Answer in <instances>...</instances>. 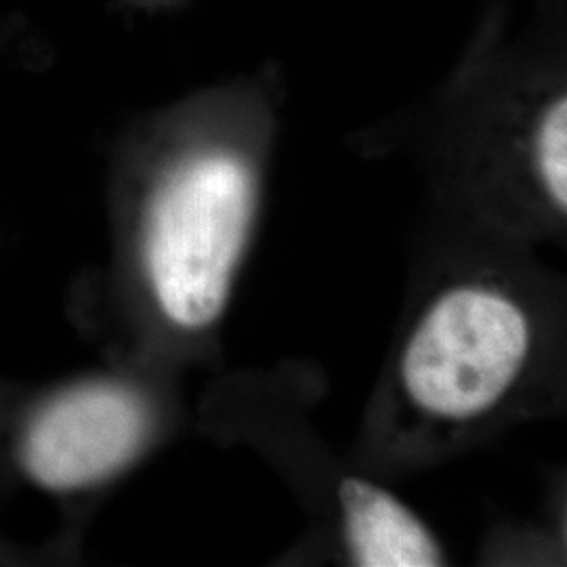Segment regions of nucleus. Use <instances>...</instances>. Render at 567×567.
Here are the masks:
<instances>
[{"label":"nucleus","mask_w":567,"mask_h":567,"mask_svg":"<svg viewBox=\"0 0 567 567\" xmlns=\"http://www.w3.org/2000/svg\"><path fill=\"white\" fill-rule=\"evenodd\" d=\"M257 171L236 147L198 143L164 164L145 200L143 269L171 324L217 322L257 213Z\"/></svg>","instance_id":"nucleus-1"},{"label":"nucleus","mask_w":567,"mask_h":567,"mask_svg":"<svg viewBox=\"0 0 567 567\" xmlns=\"http://www.w3.org/2000/svg\"><path fill=\"white\" fill-rule=\"evenodd\" d=\"M527 351L529 324L519 305L480 286L454 288L412 332L402 383L431 416L475 419L507 395Z\"/></svg>","instance_id":"nucleus-2"},{"label":"nucleus","mask_w":567,"mask_h":567,"mask_svg":"<svg viewBox=\"0 0 567 567\" xmlns=\"http://www.w3.org/2000/svg\"><path fill=\"white\" fill-rule=\"evenodd\" d=\"M150 423L145 400L128 386H74L32 416L21 440V465L51 492L95 486L137 456Z\"/></svg>","instance_id":"nucleus-3"},{"label":"nucleus","mask_w":567,"mask_h":567,"mask_svg":"<svg viewBox=\"0 0 567 567\" xmlns=\"http://www.w3.org/2000/svg\"><path fill=\"white\" fill-rule=\"evenodd\" d=\"M351 557L362 567H433L444 553L429 527L385 487L358 477L339 486Z\"/></svg>","instance_id":"nucleus-4"},{"label":"nucleus","mask_w":567,"mask_h":567,"mask_svg":"<svg viewBox=\"0 0 567 567\" xmlns=\"http://www.w3.org/2000/svg\"><path fill=\"white\" fill-rule=\"evenodd\" d=\"M534 164L548 200L561 213L567 208V100L553 97L534 133Z\"/></svg>","instance_id":"nucleus-5"}]
</instances>
